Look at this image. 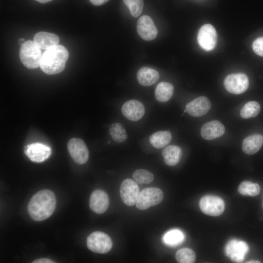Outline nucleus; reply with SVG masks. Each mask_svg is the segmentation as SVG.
I'll return each instance as SVG.
<instances>
[{"label":"nucleus","mask_w":263,"mask_h":263,"mask_svg":"<svg viewBox=\"0 0 263 263\" xmlns=\"http://www.w3.org/2000/svg\"><path fill=\"white\" fill-rule=\"evenodd\" d=\"M199 207L204 214L212 216H218L224 212L225 205L221 198L213 195H206L201 199Z\"/></svg>","instance_id":"obj_7"},{"label":"nucleus","mask_w":263,"mask_h":263,"mask_svg":"<svg viewBox=\"0 0 263 263\" xmlns=\"http://www.w3.org/2000/svg\"><path fill=\"white\" fill-rule=\"evenodd\" d=\"M56 207L54 193L49 189H43L32 196L28 203V211L32 219L41 221L52 215Z\"/></svg>","instance_id":"obj_1"},{"label":"nucleus","mask_w":263,"mask_h":263,"mask_svg":"<svg viewBox=\"0 0 263 263\" xmlns=\"http://www.w3.org/2000/svg\"><path fill=\"white\" fill-rule=\"evenodd\" d=\"M87 245L94 252L105 254L112 249L113 243L110 236L105 233L94 231L87 237Z\"/></svg>","instance_id":"obj_5"},{"label":"nucleus","mask_w":263,"mask_h":263,"mask_svg":"<svg viewBox=\"0 0 263 263\" xmlns=\"http://www.w3.org/2000/svg\"><path fill=\"white\" fill-rule=\"evenodd\" d=\"M110 204L107 193L102 190H95L91 195L89 206L91 209L97 214H102L108 209Z\"/></svg>","instance_id":"obj_15"},{"label":"nucleus","mask_w":263,"mask_h":263,"mask_svg":"<svg viewBox=\"0 0 263 263\" xmlns=\"http://www.w3.org/2000/svg\"><path fill=\"white\" fill-rule=\"evenodd\" d=\"M132 177L135 181L139 184H149L153 181L154 176L150 171L144 169L135 170Z\"/></svg>","instance_id":"obj_29"},{"label":"nucleus","mask_w":263,"mask_h":263,"mask_svg":"<svg viewBox=\"0 0 263 263\" xmlns=\"http://www.w3.org/2000/svg\"><path fill=\"white\" fill-rule=\"evenodd\" d=\"M224 84L228 92L239 94L246 91L249 86V80L244 74H232L225 77Z\"/></svg>","instance_id":"obj_6"},{"label":"nucleus","mask_w":263,"mask_h":263,"mask_svg":"<svg viewBox=\"0 0 263 263\" xmlns=\"http://www.w3.org/2000/svg\"><path fill=\"white\" fill-rule=\"evenodd\" d=\"M173 86L169 83L161 82L156 87L155 90V98L159 102L168 101L173 94Z\"/></svg>","instance_id":"obj_22"},{"label":"nucleus","mask_w":263,"mask_h":263,"mask_svg":"<svg viewBox=\"0 0 263 263\" xmlns=\"http://www.w3.org/2000/svg\"><path fill=\"white\" fill-rule=\"evenodd\" d=\"M38 1V2L42 3H47L48 2H49L51 1L52 0H36Z\"/></svg>","instance_id":"obj_35"},{"label":"nucleus","mask_w":263,"mask_h":263,"mask_svg":"<svg viewBox=\"0 0 263 263\" xmlns=\"http://www.w3.org/2000/svg\"><path fill=\"white\" fill-rule=\"evenodd\" d=\"M184 238L185 235L181 230L174 229L167 232L163 237V240L168 245L176 246L182 243Z\"/></svg>","instance_id":"obj_24"},{"label":"nucleus","mask_w":263,"mask_h":263,"mask_svg":"<svg viewBox=\"0 0 263 263\" xmlns=\"http://www.w3.org/2000/svg\"><path fill=\"white\" fill-rule=\"evenodd\" d=\"M67 149L73 159L78 164L86 163L89 159V150L85 142L80 138H73L67 144Z\"/></svg>","instance_id":"obj_8"},{"label":"nucleus","mask_w":263,"mask_h":263,"mask_svg":"<svg viewBox=\"0 0 263 263\" xmlns=\"http://www.w3.org/2000/svg\"><path fill=\"white\" fill-rule=\"evenodd\" d=\"M121 112L123 115L131 121H137L144 115L145 112L143 104L136 100H130L122 106Z\"/></svg>","instance_id":"obj_16"},{"label":"nucleus","mask_w":263,"mask_h":263,"mask_svg":"<svg viewBox=\"0 0 263 263\" xmlns=\"http://www.w3.org/2000/svg\"><path fill=\"white\" fill-rule=\"evenodd\" d=\"M139 83L144 86H149L155 83L159 78L158 72L154 69L145 67L140 69L137 74Z\"/></svg>","instance_id":"obj_20"},{"label":"nucleus","mask_w":263,"mask_h":263,"mask_svg":"<svg viewBox=\"0 0 263 263\" xmlns=\"http://www.w3.org/2000/svg\"><path fill=\"white\" fill-rule=\"evenodd\" d=\"M42 56L41 49L31 40L26 41L19 50L20 61L29 69L38 68L40 65Z\"/></svg>","instance_id":"obj_3"},{"label":"nucleus","mask_w":263,"mask_h":263,"mask_svg":"<svg viewBox=\"0 0 263 263\" xmlns=\"http://www.w3.org/2000/svg\"><path fill=\"white\" fill-rule=\"evenodd\" d=\"M33 263H55L52 260L47 258H39L37 260H34Z\"/></svg>","instance_id":"obj_32"},{"label":"nucleus","mask_w":263,"mask_h":263,"mask_svg":"<svg viewBox=\"0 0 263 263\" xmlns=\"http://www.w3.org/2000/svg\"><path fill=\"white\" fill-rule=\"evenodd\" d=\"M94 5L98 6L101 5L106 2H107L109 0H89Z\"/></svg>","instance_id":"obj_33"},{"label":"nucleus","mask_w":263,"mask_h":263,"mask_svg":"<svg viewBox=\"0 0 263 263\" xmlns=\"http://www.w3.org/2000/svg\"><path fill=\"white\" fill-rule=\"evenodd\" d=\"M137 31L140 37L147 41L154 39L158 33L152 19L147 15L141 17L138 20Z\"/></svg>","instance_id":"obj_13"},{"label":"nucleus","mask_w":263,"mask_h":263,"mask_svg":"<svg viewBox=\"0 0 263 263\" xmlns=\"http://www.w3.org/2000/svg\"><path fill=\"white\" fill-rule=\"evenodd\" d=\"M225 132L223 124L218 120H212L202 126L201 135L204 139L211 140L222 136Z\"/></svg>","instance_id":"obj_17"},{"label":"nucleus","mask_w":263,"mask_h":263,"mask_svg":"<svg viewBox=\"0 0 263 263\" xmlns=\"http://www.w3.org/2000/svg\"><path fill=\"white\" fill-rule=\"evenodd\" d=\"M263 145V135L255 134L245 137L242 143L243 151L248 155L258 152Z\"/></svg>","instance_id":"obj_19"},{"label":"nucleus","mask_w":263,"mask_h":263,"mask_svg":"<svg viewBox=\"0 0 263 263\" xmlns=\"http://www.w3.org/2000/svg\"><path fill=\"white\" fill-rule=\"evenodd\" d=\"M33 41L41 49L47 50L58 45V37L53 33L39 32L34 37Z\"/></svg>","instance_id":"obj_18"},{"label":"nucleus","mask_w":263,"mask_h":263,"mask_svg":"<svg viewBox=\"0 0 263 263\" xmlns=\"http://www.w3.org/2000/svg\"><path fill=\"white\" fill-rule=\"evenodd\" d=\"M163 193L156 187L147 188L141 191L136 203V207L140 210H146L161 202Z\"/></svg>","instance_id":"obj_4"},{"label":"nucleus","mask_w":263,"mask_h":263,"mask_svg":"<svg viewBox=\"0 0 263 263\" xmlns=\"http://www.w3.org/2000/svg\"><path fill=\"white\" fill-rule=\"evenodd\" d=\"M211 107L210 100L206 96H201L188 103L186 110L189 115L200 117L207 114Z\"/></svg>","instance_id":"obj_14"},{"label":"nucleus","mask_w":263,"mask_h":263,"mask_svg":"<svg viewBox=\"0 0 263 263\" xmlns=\"http://www.w3.org/2000/svg\"><path fill=\"white\" fill-rule=\"evenodd\" d=\"M109 132L113 139L117 142H123L127 138L124 128L119 123L112 124L109 128Z\"/></svg>","instance_id":"obj_27"},{"label":"nucleus","mask_w":263,"mask_h":263,"mask_svg":"<svg viewBox=\"0 0 263 263\" xmlns=\"http://www.w3.org/2000/svg\"><path fill=\"white\" fill-rule=\"evenodd\" d=\"M197 41L200 46L204 50H212L217 41V32L215 28L210 24L203 25L198 31Z\"/></svg>","instance_id":"obj_9"},{"label":"nucleus","mask_w":263,"mask_h":263,"mask_svg":"<svg viewBox=\"0 0 263 263\" xmlns=\"http://www.w3.org/2000/svg\"><path fill=\"white\" fill-rule=\"evenodd\" d=\"M25 40L24 38H19V40H18V43L19 45H22L25 42Z\"/></svg>","instance_id":"obj_34"},{"label":"nucleus","mask_w":263,"mask_h":263,"mask_svg":"<svg viewBox=\"0 0 263 263\" xmlns=\"http://www.w3.org/2000/svg\"></svg>","instance_id":"obj_37"},{"label":"nucleus","mask_w":263,"mask_h":263,"mask_svg":"<svg viewBox=\"0 0 263 263\" xmlns=\"http://www.w3.org/2000/svg\"><path fill=\"white\" fill-rule=\"evenodd\" d=\"M249 251L247 244L243 241L232 239L225 246V255L236 263L242 262Z\"/></svg>","instance_id":"obj_10"},{"label":"nucleus","mask_w":263,"mask_h":263,"mask_svg":"<svg viewBox=\"0 0 263 263\" xmlns=\"http://www.w3.org/2000/svg\"><path fill=\"white\" fill-rule=\"evenodd\" d=\"M239 192L245 196H256L261 191L259 185L248 181H244L240 183L238 188Z\"/></svg>","instance_id":"obj_25"},{"label":"nucleus","mask_w":263,"mask_h":263,"mask_svg":"<svg viewBox=\"0 0 263 263\" xmlns=\"http://www.w3.org/2000/svg\"><path fill=\"white\" fill-rule=\"evenodd\" d=\"M252 48L256 54L263 56V37L257 38L253 42Z\"/></svg>","instance_id":"obj_31"},{"label":"nucleus","mask_w":263,"mask_h":263,"mask_svg":"<svg viewBox=\"0 0 263 263\" xmlns=\"http://www.w3.org/2000/svg\"><path fill=\"white\" fill-rule=\"evenodd\" d=\"M68 57L69 53L66 48L62 45H57L44 52L39 66L46 74H57L64 69Z\"/></svg>","instance_id":"obj_2"},{"label":"nucleus","mask_w":263,"mask_h":263,"mask_svg":"<svg viewBox=\"0 0 263 263\" xmlns=\"http://www.w3.org/2000/svg\"><path fill=\"white\" fill-rule=\"evenodd\" d=\"M247 263H260V262L256 260L249 261L246 262Z\"/></svg>","instance_id":"obj_36"},{"label":"nucleus","mask_w":263,"mask_h":263,"mask_svg":"<svg viewBox=\"0 0 263 263\" xmlns=\"http://www.w3.org/2000/svg\"><path fill=\"white\" fill-rule=\"evenodd\" d=\"M172 138L170 132L167 131H158L151 134L149 138L150 144L156 149H161L167 145Z\"/></svg>","instance_id":"obj_23"},{"label":"nucleus","mask_w":263,"mask_h":263,"mask_svg":"<svg viewBox=\"0 0 263 263\" xmlns=\"http://www.w3.org/2000/svg\"><path fill=\"white\" fill-rule=\"evenodd\" d=\"M124 4L129 7L131 15L138 17L142 13L144 3L143 0H123Z\"/></svg>","instance_id":"obj_30"},{"label":"nucleus","mask_w":263,"mask_h":263,"mask_svg":"<svg viewBox=\"0 0 263 263\" xmlns=\"http://www.w3.org/2000/svg\"><path fill=\"white\" fill-rule=\"evenodd\" d=\"M261 110L259 103L255 101H251L246 103L240 111L241 117L247 119L256 116Z\"/></svg>","instance_id":"obj_26"},{"label":"nucleus","mask_w":263,"mask_h":263,"mask_svg":"<svg viewBox=\"0 0 263 263\" xmlns=\"http://www.w3.org/2000/svg\"><path fill=\"white\" fill-rule=\"evenodd\" d=\"M139 188L136 182L131 179H126L122 182L120 188V194L123 203L128 206L136 204Z\"/></svg>","instance_id":"obj_11"},{"label":"nucleus","mask_w":263,"mask_h":263,"mask_svg":"<svg viewBox=\"0 0 263 263\" xmlns=\"http://www.w3.org/2000/svg\"><path fill=\"white\" fill-rule=\"evenodd\" d=\"M175 259L180 263H192L195 261L196 255L191 249L183 248L176 252Z\"/></svg>","instance_id":"obj_28"},{"label":"nucleus","mask_w":263,"mask_h":263,"mask_svg":"<svg viewBox=\"0 0 263 263\" xmlns=\"http://www.w3.org/2000/svg\"><path fill=\"white\" fill-rule=\"evenodd\" d=\"M162 153L165 163L168 166H174L180 162L182 150L179 146L169 145L164 149Z\"/></svg>","instance_id":"obj_21"},{"label":"nucleus","mask_w":263,"mask_h":263,"mask_svg":"<svg viewBox=\"0 0 263 263\" xmlns=\"http://www.w3.org/2000/svg\"><path fill=\"white\" fill-rule=\"evenodd\" d=\"M24 152L31 161L41 163L50 157L52 151L49 147L41 143H35L27 145L25 147Z\"/></svg>","instance_id":"obj_12"}]
</instances>
